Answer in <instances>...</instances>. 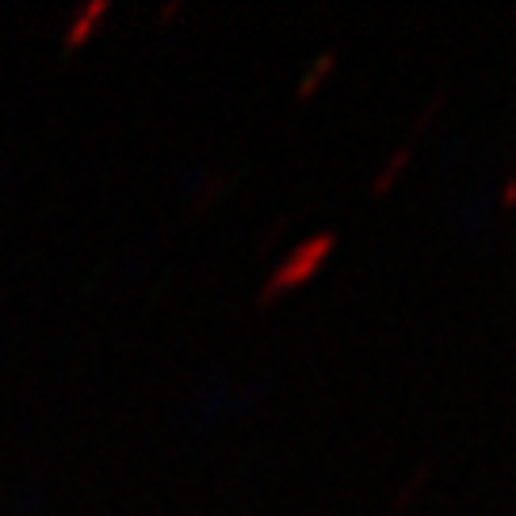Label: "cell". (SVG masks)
Returning <instances> with one entry per match:
<instances>
[{
	"mask_svg": "<svg viewBox=\"0 0 516 516\" xmlns=\"http://www.w3.org/2000/svg\"><path fill=\"white\" fill-rule=\"evenodd\" d=\"M333 253H337V230H318V234L302 237L299 245L272 268V276L260 283L253 302H257V306H272V302L283 299V295L306 287V283L314 280L325 264L333 260Z\"/></svg>",
	"mask_w": 516,
	"mask_h": 516,
	"instance_id": "6da1fadb",
	"label": "cell"
},
{
	"mask_svg": "<svg viewBox=\"0 0 516 516\" xmlns=\"http://www.w3.org/2000/svg\"><path fill=\"white\" fill-rule=\"evenodd\" d=\"M111 16V0H88L81 8H73V16L65 23L62 31V50L65 54H77V50H85L92 39H96V31H100V23Z\"/></svg>",
	"mask_w": 516,
	"mask_h": 516,
	"instance_id": "7a4b0ae2",
	"label": "cell"
},
{
	"mask_svg": "<svg viewBox=\"0 0 516 516\" xmlns=\"http://www.w3.org/2000/svg\"><path fill=\"white\" fill-rule=\"evenodd\" d=\"M337 69H341V50H337V46H329V50H322V54H314V58L306 62V69L299 73L295 96H299V100H314V96L333 81V73H337Z\"/></svg>",
	"mask_w": 516,
	"mask_h": 516,
	"instance_id": "3957f363",
	"label": "cell"
},
{
	"mask_svg": "<svg viewBox=\"0 0 516 516\" xmlns=\"http://www.w3.org/2000/svg\"><path fill=\"white\" fill-rule=\"evenodd\" d=\"M409 161H413V146H398L394 153H387V161L379 165V172L371 176V199H383V195H390L394 192V184L406 176V169H409Z\"/></svg>",
	"mask_w": 516,
	"mask_h": 516,
	"instance_id": "277c9868",
	"label": "cell"
},
{
	"mask_svg": "<svg viewBox=\"0 0 516 516\" xmlns=\"http://www.w3.org/2000/svg\"><path fill=\"white\" fill-rule=\"evenodd\" d=\"M230 188H234V172H215V176H207L192 199V215H207L211 207H218V199L230 192Z\"/></svg>",
	"mask_w": 516,
	"mask_h": 516,
	"instance_id": "5b68a950",
	"label": "cell"
},
{
	"mask_svg": "<svg viewBox=\"0 0 516 516\" xmlns=\"http://www.w3.org/2000/svg\"><path fill=\"white\" fill-rule=\"evenodd\" d=\"M429 478H432V463H417L413 467V474H409L406 482H402V494H394V513H402V509H409V501L421 494V486H429Z\"/></svg>",
	"mask_w": 516,
	"mask_h": 516,
	"instance_id": "8992f818",
	"label": "cell"
},
{
	"mask_svg": "<svg viewBox=\"0 0 516 516\" xmlns=\"http://www.w3.org/2000/svg\"><path fill=\"white\" fill-rule=\"evenodd\" d=\"M444 104H448V88H436V92L429 96V104L413 115V134H425V130L432 127V119L440 115V108H444Z\"/></svg>",
	"mask_w": 516,
	"mask_h": 516,
	"instance_id": "52a82bcc",
	"label": "cell"
},
{
	"mask_svg": "<svg viewBox=\"0 0 516 516\" xmlns=\"http://www.w3.org/2000/svg\"><path fill=\"white\" fill-rule=\"evenodd\" d=\"M188 12V4L184 0H169V4H161L157 12H153V27H169L172 20H180Z\"/></svg>",
	"mask_w": 516,
	"mask_h": 516,
	"instance_id": "ba28073f",
	"label": "cell"
},
{
	"mask_svg": "<svg viewBox=\"0 0 516 516\" xmlns=\"http://www.w3.org/2000/svg\"><path fill=\"white\" fill-rule=\"evenodd\" d=\"M513 199H516V176L509 172V176H505V184H501V207L509 211V207H513Z\"/></svg>",
	"mask_w": 516,
	"mask_h": 516,
	"instance_id": "9c48e42d",
	"label": "cell"
}]
</instances>
